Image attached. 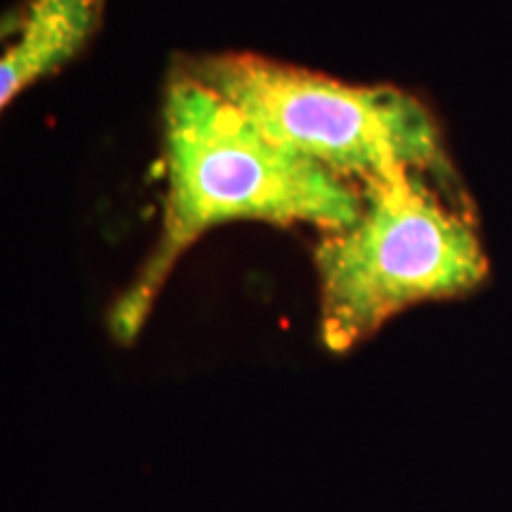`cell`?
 <instances>
[{"label":"cell","mask_w":512,"mask_h":512,"mask_svg":"<svg viewBox=\"0 0 512 512\" xmlns=\"http://www.w3.org/2000/svg\"><path fill=\"white\" fill-rule=\"evenodd\" d=\"M166 197L162 233L110 311L112 335L131 344L178 259L216 226L264 221L344 230L363 211V188L268 138L238 107L183 67L164 95Z\"/></svg>","instance_id":"obj_1"},{"label":"cell","mask_w":512,"mask_h":512,"mask_svg":"<svg viewBox=\"0 0 512 512\" xmlns=\"http://www.w3.org/2000/svg\"><path fill=\"white\" fill-rule=\"evenodd\" d=\"M102 0H27L17 38L0 62V102L67 64L98 27Z\"/></svg>","instance_id":"obj_4"},{"label":"cell","mask_w":512,"mask_h":512,"mask_svg":"<svg viewBox=\"0 0 512 512\" xmlns=\"http://www.w3.org/2000/svg\"><path fill=\"white\" fill-rule=\"evenodd\" d=\"M320 339L356 349L387 320L477 292L489 278L477 219L456 174H401L363 188L349 228L320 235Z\"/></svg>","instance_id":"obj_2"},{"label":"cell","mask_w":512,"mask_h":512,"mask_svg":"<svg viewBox=\"0 0 512 512\" xmlns=\"http://www.w3.org/2000/svg\"><path fill=\"white\" fill-rule=\"evenodd\" d=\"M181 67L254 121L268 138L368 188L411 174H456L425 102L394 86H358L254 53Z\"/></svg>","instance_id":"obj_3"}]
</instances>
